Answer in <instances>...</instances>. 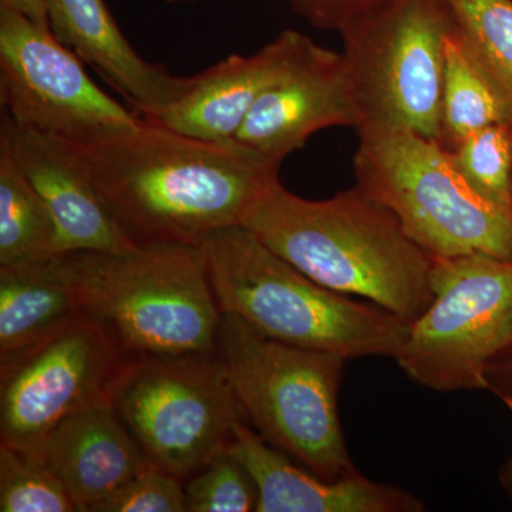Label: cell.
<instances>
[{
  "instance_id": "cell-1",
  "label": "cell",
  "mask_w": 512,
  "mask_h": 512,
  "mask_svg": "<svg viewBox=\"0 0 512 512\" xmlns=\"http://www.w3.org/2000/svg\"><path fill=\"white\" fill-rule=\"evenodd\" d=\"M69 143L134 245H202L242 227L281 170L238 141L201 140L144 117L130 130Z\"/></svg>"
},
{
  "instance_id": "cell-2",
  "label": "cell",
  "mask_w": 512,
  "mask_h": 512,
  "mask_svg": "<svg viewBox=\"0 0 512 512\" xmlns=\"http://www.w3.org/2000/svg\"><path fill=\"white\" fill-rule=\"evenodd\" d=\"M242 227L319 285L412 323L433 299L427 254L392 211L359 187L323 201L269 185Z\"/></svg>"
},
{
  "instance_id": "cell-3",
  "label": "cell",
  "mask_w": 512,
  "mask_h": 512,
  "mask_svg": "<svg viewBox=\"0 0 512 512\" xmlns=\"http://www.w3.org/2000/svg\"><path fill=\"white\" fill-rule=\"evenodd\" d=\"M82 312L136 360L215 352L221 312L202 245L56 255Z\"/></svg>"
},
{
  "instance_id": "cell-4",
  "label": "cell",
  "mask_w": 512,
  "mask_h": 512,
  "mask_svg": "<svg viewBox=\"0 0 512 512\" xmlns=\"http://www.w3.org/2000/svg\"><path fill=\"white\" fill-rule=\"evenodd\" d=\"M202 248L220 312L268 338L346 360L393 357L406 338L409 322L319 285L247 228L222 229Z\"/></svg>"
},
{
  "instance_id": "cell-5",
  "label": "cell",
  "mask_w": 512,
  "mask_h": 512,
  "mask_svg": "<svg viewBox=\"0 0 512 512\" xmlns=\"http://www.w3.org/2000/svg\"><path fill=\"white\" fill-rule=\"evenodd\" d=\"M215 355L248 424L306 470L336 481L359 473L339 419L345 357L299 348L221 313Z\"/></svg>"
},
{
  "instance_id": "cell-6",
  "label": "cell",
  "mask_w": 512,
  "mask_h": 512,
  "mask_svg": "<svg viewBox=\"0 0 512 512\" xmlns=\"http://www.w3.org/2000/svg\"><path fill=\"white\" fill-rule=\"evenodd\" d=\"M357 131L356 187L392 211L427 254L512 259V212L468 185L451 150L413 131L379 126Z\"/></svg>"
},
{
  "instance_id": "cell-7",
  "label": "cell",
  "mask_w": 512,
  "mask_h": 512,
  "mask_svg": "<svg viewBox=\"0 0 512 512\" xmlns=\"http://www.w3.org/2000/svg\"><path fill=\"white\" fill-rule=\"evenodd\" d=\"M454 28L447 0H380L340 30L363 126L413 131L443 144L446 43Z\"/></svg>"
},
{
  "instance_id": "cell-8",
  "label": "cell",
  "mask_w": 512,
  "mask_h": 512,
  "mask_svg": "<svg viewBox=\"0 0 512 512\" xmlns=\"http://www.w3.org/2000/svg\"><path fill=\"white\" fill-rule=\"evenodd\" d=\"M431 292L394 359L436 392L490 389L488 372L512 345V259L433 258Z\"/></svg>"
},
{
  "instance_id": "cell-9",
  "label": "cell",
  "mask_w": 512,
  "mask_h": 512,
  "mask_svg": "<svg viewBox=\"0 0 512 512\" xmlns=\"http://www.w3.org/2000/svg\"><path fill=\"white\" fill-rule=\"evenodd\" d=\"M114 407L150 463L183 484L247 421L215 352L137 360Z\"/></svg>"
},
{
  "instance_id": "cell-10",
  "label": "cell",
  "mask_w": 512,
  "mask_h": 512,
  "mask_svg": "<svg viewBox=\"0 0 512 512\" xmlns=\"http://www.w3.org/2000/svg\"><path fill=\"white\" fill-rule=\"evenodd\" d=\"M136 362L84 312L0 357V444L36 453L70 414L114 402Z\"/></svg>"
},
{
  "instance_id": "cell-11",
  "label": "cell",
  "mask_w": 512,
  "mask_h": 512,
  "mask_svg": "<svg viewBox=\"0 0 512 512\" xmlns=\"http://www.w3.org/2000/svg\"><path fill=\"white\" fill-rule=\"evenodd\" d=\"M0 101L16 126L63 138L130 130L143 121L101 90L49 26L0 6Z\"/></svg>"
},
{
  "instance_id": "cell-12",
  "label": "cell",
  "mask_w": 512,
  "mask_h": 512,
  "mask_svg": "<svg viewBox=\"0 0 512 512\" xmlns=\"http://www.w3.org/2000/svg\"><path fill=\"white\" fill-rule=\"evenodd\" d=\"M320 49L308 36L285 30L255 55H231L195 74L180 100L141 117L201 140H232L256 101L311 62Z\"/></svg>"
},
{
  "instance_id": "cell-13",
  "label": "cell",
  "mask_w": 512,
  "mask_h": 512,
  "mask_svg": "<svg viewBox=\"0 0 512 512\" xmlns=\"http://www.w3.org/2000/svg\"><path fill=\"white\" fill-rule=\"evenodd\" d=\"M5 146L46 202L56 225V254L120 252L136 247L101 200L69 141L16 126L2 114Z\"/></svg>"
},
{
  "instance_id": "cell-14",
  "label": "cell",
  "mask_w": 512,
  "mask_h": 512,
  "mask_svg": "<svg viewBox=\"0 0 512 512\" xmlns=\"http://www.w3.org/2000/svg\"><path fill=\"white\" fill-rule=\"evenodd\" d=\"M365 123L342 53L322 47L311 62L264 93L232 140L282 164L312 134Z\"/></svg>"
},
{
  "instance_id": "cell-15",
  "label": "cell",
  "mask_w": 512,
  "mask_h": 512,
  "mask_svg": "<svg viewBox=\"0 0 512 512\" xmlns=\"http://www.w3.org/2000/svg\"><path fill=\"white\" fill-rule=\"evenodd\" d=\"M229 451L244 464L258 488L256 512H420L412 494L373 483L362 474L323 480L291 463L285 453L241 421Z\"/></svg>"
},
{
  "instance_id": "cell-16",
  "label": "cell",
  "mask_w": 512,
  "mask_h": 512,
  "mask_svg": "<svg viewBox=\"0 0 512 512\" xmlns=\"http://www.w3.org/2000/svg\"><path fill=\"white\" fill-rule=\"evenodd\" d=\"M53 35L130 101L140 116L157 113L188 93L192 77L168 72L136 52L104 0H45Z\"/></svg>"
},
{
  "instance_id": "cell-17",
  "label": "cell",
  "mask_w": 512,
  "mask_h": 512,
  "mask_svg": "<svg viewBox=\"0 0 512 512\" xmlns=\"http://www.w3.org/2000/svg\"><path fill=\"white\" fill-rule=\"evenodd\" d=\"M33 454L60 478L77 512H93L151 466L114 402L70 414L50 430Z\"/></svg>"
},
{
  "instance_id": "cell-18",
  "label": "cell",
  "mask_w": 512,
  "mask_h": 512,
  "mask_svg": "<svg viewBox=\"0 0 512 512\" xmlns=\"http://www.w3.org/2000/svg\"><path fill=\"white\" fill-rule=\"evenodd\" d=\"M80 312L56 256L0 265V357L36 342Z\"/></svg>"
},
{
  "instance_id": "cell-19",
  "label": "cell",
  "mask_w": 512,
  "mask_h": 512,
  "mask_svg": "<svg viewBox=\"0 0 512 512\" xmlns=\"http://www.w3.org/2000/svg\"><path fill=\"white\" fill-rule=\"evenodd\" d=\"M56 225L46 202L10 151L0 146V265L56 256Z\"/></svg>"
},
{
  "instance_id": "cell-20",
  "label": "cell",
  "mask_w": 512,
  "mask_h": 512,
  "mask_svg": "<svg viewBox=\"0 0 512 512\" xmlns=\"http://www.w3.org/2000/svg\"><path fill=\"white\" fill-rule=\"evenodd\" d=\"M494 124L512 126L510 113L494 87L468 56L457 28L448 36L441 97L443 146L456 148L471 134Z\"/></svg>"
},
{
  "instance_id": "cell-21",
  "label": "cell",
  "mask_w": 512,
  "mask_h": 512,
  "mask_svg": "<svg viewBox=\"0 0 512 512\" xmlns=\"http://www.w3.org/2000/svg\"><path fill=\"white\" fill-rule=\"evenodd\" d=\"M464 49L512 121V0H447Z\"/></svg>"
},
{
  "instance_id": "cell-22",
  "label": "cell",
  "mask_w": 512,
  "mask_h": 512,
  "mask_svg": "<svg viewBox=\"0 0 512 512\" xmlns=\"http://www.w3.org/2000/svg\"><path fill=\"white\" fill-rule=\"evenodd\" d=\"M0 511L77 512V507L39 456L0 444Z\"/></svg>"
},
{
  "instance_id": "cell-23",
  "label": "cell",
  "mask_w": 512,
  "mask_h": 512,
  "mask_svg": "<svg viewBox=\"0 0 512 512\" xmlns=\"http://www.w3.org/2000/svg\"><path fill=\"white\" fill-rule=\"evenodd\" d=\"M468 185L485 201L512 212V126L494 124L451 150Z\"/></svg>"
},
{
  "instance_id": "cell-24",
  "label": "cell",
  "mask_w": 512,
  "mask_h": 512,
  "mask_svg": "<svg viewBox=\"0 0 512 512\" xmlns=\"http://www.w3.org/2000/svg\"><path fill=\"white\" fill-rule=\"evenodd\" d=\"M190 512L256 511L258 488L244 464L222 451L184 483Z\"/></svg>"
},
{
  "instance_id": "cell-25",
  "label": "cell",
  "mask_w": 512,
  "mask_h": 512,
  "mask_svg": "<svg viewBox=\"0 0 512 512\" xmlns=\"http://www.w3.org/2000/svg\"><path fill=\"white\" fill-rule=\"evenodd\" d=\"M184 484L151 464L101 501L93 512H184Z\"/></svg>"
},
{
  "instance_id": "cell-26",
  "label": "cell",
  "mask_w": 512,
  "mask_h": 512,
  "mask_svg": "<svg viewBox=\"0 0 512 512\" xmlns=\"http://www.w3.org/2000/svg\"><path fill=\"white\" fill-rule=\"evenodd\" d=\"M293 10L315 28L342 30L380 0H289Z\"/></svg>"
},
{
  "instance_id": "cell-27",
  "label": "cell",
  "mask_w": 512,
  "mask_h": 512,
  "mask_svg": "<svg viewBox=\"0 0 512 512\" xmlns=\"http://www.w3.org/2000/svg\"><path fill=\"white\" fill-rule=\"evenodd\" d=\"M0 6L18 12L39 25L49 26L45 0H0Z\"/></svg>"
},
{
  "instance_id": "cell-28",
  "label": "cell",
  "mask_w": 512,
  "mask_h": 512,
  "mask_svg": "<svg viewBox=\"0 0 512 512\" xmlns=\"http://www.w3.org/2000/svg\"><path fill=\"white\" fill-rule=\"evenodd\" d=\"M498 365L504 366L505 369H508L505 370V372L511 373L512 375V345L510 346V348H508L507 352H505L504 355L501 356L500 359H498L497 362L494 363L493 367ZM493 367H491V369H493ZM504 394H512V392Z\"/></svg>"
},
{
  "instance_id": "cell-29",
  "label": "cell",
  "mask_w": 512,
  "mask_h": 512,
  "mask_svg": "<svg viewBox=\"0 0 512 512\" xmlns=\"http://www.w3.org/2000/svg\"><path fill=\"white\" fill-rule=\"evenodd\" d=\"M501 480H503L504 487L507 488L512 497V461L501 471Z\"/></svg>"
},
{
  "instance_id": "cell-30",
  "label": "cell",
  "mask_w": 512,
  "mask_h": 512,
  "mask_svg": "<svg viewBox=\"0 0 512 512\" xmlns=\"http://www.w3.org/2000/svg\"><path fill=\"white\" fill-rule=\"evenodd\" d=\"M498 396L501 397L505 406H507L512 412V394H498Z\"/></svg>"
},
{
  "instance_id": "cell-31",
  "label": "cell",
  "mask_w": 512,
  "mask_h": 512,
  "mask_svg": "<svg viewBox=\"0 0 512 512\" xmlns=\"http://www.w3.org/2000/svg\"><path fill=\"white\" fill-rule=\"evenodd\" d=\"M168 2H192V0H168Z\"/></svg>"
}]
</instances>
